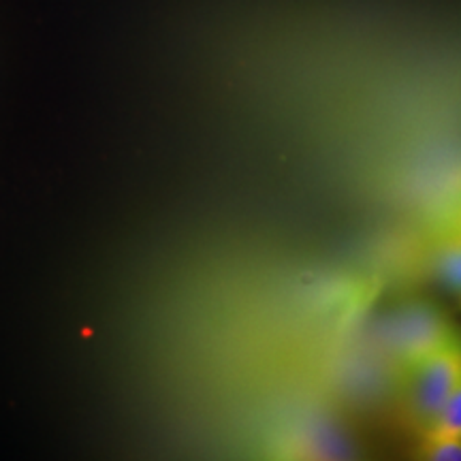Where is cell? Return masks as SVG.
Returning <instances> with one entry per match:
<instances>
[{
	"label": "cell",
	"instance_id": "obj_1",
	"mask_svg": "<svg viewBox=\"0 0 461 461\" xmlns=\"http://www.w3.org/2000/svg\"><path fill=\"white\" fill-rule=\"evenodd\" d=\"M400 412L414 436L436 425L438 414L461 378V339L403 363L400 367Z\"/></svg>",
	"mask_w": 461,
	"mask_h": 461
},
{
	"label": "cell",
	"instance_id": "obj_2",
	"mask_svg": "<svg viewBox=\"0 0 461 461\" xmlns=\"http://www.w3.org/2000/svg\"><path fill=\"white\" fill-rule=\"evenodd\" d=\"M380 348L397 367L417 357L461 339V330L436 305L411 302L384 316L378 330Z\"/></svg>",
	"mask_w": 461,
	"mask_h": 461
},
{
	"label": "cell",
	"instance_id": "obj_3",
	"mask_svg": "<svg viewBox=\"0 0 461 461\" xmlns=\"http://www.w3.org/2000/svg\"><path fill=\"white\" fill-rule=\"evenodd\" d=\"M428 272L442 291L461 297V235L453 224L431 240L428 248Z\"/></svg>",
	"mask_w": 461,
	"mask_h": 461
},
{
	"label": "cell",
	"instance_id": "obj_4",
	"mask_svg": "<svg viewBox=\"0 0 461 461\" xmlns=\"http://www.w3.org/2000/svg\"><path fill=\"white\" fill-rule=\"evenodd\" d=\"M414 457L429 461H461V438L447 434L419 436Z\"/></svg>",
	"mask_w": 461,
	"mask_h": 461
},
{
	"label": "cell",
	"instance_id": "obj_5",
	"mask_svg": "<svg viewBox=\"0 0 461 461\" xmlns=\"http://www.w3.org/2000/svg\"><path fill=\"white\" fill-rule=\"evenodd\" d=\"M429 431L431 434H447L461 438V378L459 383L455 384L451 395L447 397L445 406H442V411L436 419V425Z\"/></svg>",
	"mask_w": 461,
	"mask_h": 461
},
{
	"label": "cell",
	"instance_id": "obj_6",
	"mask_svg": "<svg viewBox=\"0 0 461 461\" xmlns=\"http://www.w3.org/2000/svg\"><path fill=\"white\" fill-rule=\"evenodd\" d=\"M453 227H455V229H457V233L461 235V210H459V214H457V218H455V221H453Z\"/></svg>",
	"mask_w": 461,
	"mask_h": 461
},
{
	"label": "cell",
	"instance_id": "obj_7",
	"mask_svg": "<svg viewBox=\"0 0 461 461\" xmlns=\"http://www.w3.org/2000/svg\"><path fill=\"white\" fill-rule=\"evenodd\" d=\"M459 299V308H461V297H457Z\"/></svg>",
	"mask_w": 461,
	"mask_h": 461
}]
</instances>
